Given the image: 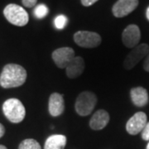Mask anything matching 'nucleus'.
<instances>
[{
  "label": "nucleus",
  "mask_w": 149,
  "mask_h": 149,
  "mask_svg": "<svg viewBox=\"0 0 149 149\" xmlns=\"http://www.w3.org/2000/svg\"><path fill=\"white\" fill-rule=\"evenodd\" d=\"M27 76V70L20 65H6L0 74V85L4 89L19 87L25 83Z\"/></svg>",
  "instance_id": "1"
},
{
  "label": "nucleus",
  "mask_w": 149,
  "mask_h": 149,
  "mask_svg": "<svg viewBox=\"0 0 149 149\" xmlns=\"http://www.w3.org/2000/svg\"><path fill=\"white\" fill-rule=\"evenodd\" d=\"M3 112L5 117L13 123H21L26 116V109L19 100L12 98L3 104Z\"/></svg>",
  "instance_id": "2"
},
{
  "label": "nucleus",
  "mask_w": 149,
  "mask_h": 149,
  "mask_svg": "<svg viewBox=\"0 0 149 149\" xmlns=\"http://www.w3.org/2000/svg\"><path fill=\"white\" fill-rule=\"evenodd\" d=\"M97 104V97L91 91L81 92L77 96L74 109L76 113L80 116H88L94 110Z\"/></svg>",
  "instance_id": "3"
},
{
  "label": "nucleus",
  "mask_w": 149,
  "mask_h": 149,
  "mask_svg": "<svg viewBox=\"0 0 149 149\" xmlns=\"http://www.w3.org/2000/svg\"><path fill=\"white\" fill-rule=\"evenodd\" d=\"M3 14L8 21L17 27H23L27 25L29 21V16L27 11L21 6L14 3L6 6Z\"/></svg>",
  "instance_id": "4"
},
{
  "label": "nucleus",
  "mask_w": 149,
  "mask_h": 149,
  "mask_svg": "<svg viewBox=\"0 0 149 149\" xmlns=\"http://www.w3.org/2000/svg\"><path fill=\"white\" fill-rule=\"evenodd\" d=\"M74 41L81 47L95 48L100 45L102 39L97 32L79 31L74 34Z\"/></svg>",
  "instance_id": "5"
},
{
  "label": "nucleus",
  "mask_w": 149,
  "mask_h": 149,
  "mask_svg": "<svg viewBox=\"0 0 149 149\" xmlns=\"http://www.w3.org/2000/svg\"><path fill=\"white\" fill-rule=\"evenodd\" d=\"M149 53V46L148 44H139L132 49L123 61V66L126 70H131L139 61Z\"/></svg>",
  "instance_id": "6"
},
{
  "label": "nucleus",
  "mask_w": 149,
  "mask_h": 149,
  "mask_svg": "<svg viewBox=\"0 0 149 149\" xmlns=\"http://www.w3.org/2000/svg\"><path fill=\"white\" fill-rule=\"evenodd\" d=\"M52 57L57 67L64 69L66 68L70 62L75 57L74 51L68 47L58 48L52 52Z\"/></svg>",
  "instance_id": "7"
},
{
  "label": "nucleus",
  "mask_w": 149,
  "mask_h": 149,
  "mask_svg": "<svg viewBox=\"0 0 149 149\" xmlns=\"http://www.w3.org/2000/svg\"><path fill=\"white\" fill-rule=\"evenodd\" d=\"M148 117L143 112H138L130 118L126 123V130L130 135H137L143 130L148 123Z\"/></svg>",
  "instance_id": "8"
},
{
  "label": "nucleus",
  "mask_w": 149,
  "mask_h": 149,
  "mask_svg": "<svg viewBox=\"0 0 149 149\" xmlns=\"http://www.w3.org/2000/svg\"><path fill=\"white\" fill-rule=\"evenodd\" d=\"M141 39V32L139 27L135 24L128 25L122 34V41L123 45L128 48H134L139 45Z\"/></svg>",
  "instance_id": "9"
},
{
  "label": "nucleus",
  "mask_w": 149,
  "mask_h": 149,
  "mask_svg": "<svg viewBox=\"0 0 149 149\" xmlns=\"http://www.w3.org/2000/svg\"><path fill=\"white\" fill-rule=\"evenodd\" d=\"M139 6V0H118L112 8L113 16L123 17L128 16Z\"/></svg>",
  "instance_id": "10"
},
{
  "label": "nucleus",
  "mask_w": 149,
  "mask_h": 149,
  "mask_svg": "<svg viewBox=\"0 0 149 149\" xmlns=\"http://www.w3.org/2000/svg\"><path fill=\"white\" fill-rule=\"evenodd\" d=\"M48 110L52 116L57 117L63 113L65 110V101L63 95L59 93H52L48 101Z\"/></svg>",
  "instance_id": "11"
},
{
  "label": "nucleus",
  "mask_w": 149,
  "mask_h": 149,
  "mask_svg": "<svg viewBox=\"0 0 149 149\" xmlns=\"http://www.w3.org/2000/svg\"><path fill=\"white\" fill-rule=\"evenodd\" d=\"M85 68V61L80 56H75L65 68L66 75L70 79H74L80 76Z\"/></svg>",
  "instance_id": "12"
},
{
  "label": "nucleus",
  "mask_w": 149,
  "mask_h": 149,
  "mask_svg": "<svg viewBox=\"0 0 149 149\" xmlns=\"http://www.w3.org/2000/svg\"><path fill=\"white\" fill-rule=\"evenodd\" d=\"M109 122V114L104 109H100L93 114L90 121V126L94 130H101Z\"/></svg>",
  "instance_id": "13"
},
{
  "label": "nucleus",
  "mask_w": 149,
  "mask_h": 149,
  "mask_svg": "<svg viewBox=\"0 0 149 149\" xmlns=\"http://www.w3.org/2000/svg\"><path fill=\"white\" fill-rule=\"evenodd\" d=\"M133 104L137 107H143L148 103V94L143 87H135L130 91Z\"/></svg>",
  "instance_id": "14"
},
{
  "label": "nucleus",
  "mask_w": 149,
  "mask_h": 149,
  "mask_svg": "<svg viewBox=\"0 0 149 149\" xmlns=\"http://www.w3.org/2000/svg\"><path fill=\"white\" fill-rule=\"evenodd\" d=\"M66 140V137L62 134L52 135L46 140L44 149H64Z\"/></svg>",
  "instance_id": "15"
},
{
  "label": "nucleus",
  "mask_w": 149,
  "mask_h": 149,
  "mask_svg": "<svg viewBox=\"0 0 149 149\" xmlns=\"http://www.w3.org/2000/svg\"><path fill=\"white\" fill-rule=\"evenodd\" d=\"M18 149H42L41 145L35 139H25L22 142Z\"/></svg>",
  "instance_id": "16"
},
{
  "label": "nucleus",
  "mask_w": 149,
  "mask_h": 149,
  "mask_svg": "<svg viewBox=\"0 0 149 149\" xmlns=\"http://www.w3.org/2000/svg\"><path fill=\"white\" fill-rule=\"evenodd\" d=\"M48 14V8L44 4L37 5L34 9V15L37 18L42 19Z\"/></svg>",
  "instance_id": "17"
},
{
  "label": "nucleus",
  "mask_w": 149,
  "mask_h": 149,
  "mask_svg": "<svg viewBox=\"0 0 149 149\" xmlns=\"http://www.w3.org/2000/svg\"><path fill=\"white\" fill-rule=\"evenodd\" d=\"M55 27L57 29H63L67 24V17L65 15H58L54 20Z\"/></svg>",
  "instance_id": "18"
},
{
  "label": "nucleus",
  "mask_w": 149,
  "mask_h": 149,
  "mask_svg": "<svg viewBox=\"0 0 149 149\" xmlns=\"http://www.w3.org/2000/svg\"><path fill=\"white\" fill-rule=\"evenodd\" d=\"M142 138L145 141H149V122L147 123L143 130L142 131Z\"/></svg>",
  "instance_id": "19"
},
{
  "label": "nucleus",
  "mask_w": 149,
  "mask_h": 149,
  "mask_svg": "<svg viewBox=\"0 0 149 149\" xmlns=\"http://www.w3.org/2000/svg\"><path fill=\"white\" fill-rule=\"evenodd\" d=\"M22 3L26 8H32L36 6L37 0H22Z\"/></svg>",
  "instance_id": "20"
},
{
  "label": "nucleus",
  "mask_w": 149,
  "mask_h": 149,
  "mask_svg": "<svg viewBox=\"0 0 149 149\" xmlns=\"http://www.w3.org/2000/svg\"><path fill=\"white\" fill-rule=\"evenodd\" d=\"M82 5L85 7H90V6L93 5L94 3H95L97 1L99 0H80Z\"/></svg>",
  "instance_id": "21"
},
{
  "label": "nucleus",
  "mask_w": 149,
  "mask_h": 149,
  "mask_svg": "<svg viewBox=\"0 0 149 149\" xmlns=\"http://www.w3.org/2000/svg\"><path fill=\"white\" fill-rule=\"evenodd\" d=\"M143 69L145 70L146 71H148V72H149V53L148 54L147 57H146V59H145V61H144Z\"/></svg>",
  "instance_id": "22"
},
{
  "label": "nucleus",
  "mask_w": 149,
  "mask_h": 149,
  "mask_svg": "<svg viewBox=\"0 0 149 149\" xmlns=\"http://www.w3.org/2000/svg\"><path fill=\"white\" fill-rule=\"evenodd\" d=\"M4 133H5V128L2 123H0V139L4 135Z\"/></svg>",
  "instance_id": "23"
},
{
  "label": "nucleus",
  "mask_w": 149,
  "mask_h": 149,
  "mask_svg": "<svg viewBox=\"0 0 149 149\" xmlns=\"http://www.w3.org/2000/svg\"><path fill=\"white\" fill-rule=\"evenodd\" d=\"M146 17H147V18H148V20L149 21V7L148 8V9L146 11Z\"/></svg>",
  "instance_id": "24"
},
{
  "label": "nucleus",
  "mask_w": 149,
  "mask_h": 149,
  "mask_svg": "<svg viewBox=\"0 0 149 149\" xmlns=\"http://www.w3.org/2000/svg\"><path fill=\"white\" fill-rule=\"evenodd\" d=\"M0 149H8L6 148L5 146H3V145H0Z\"/></svg>",
  "instance_id": "25"
},
{
  "label": "nucleus",
  "mask_w": 149,
  "mask_h": 149,
  "mask_svg": "<svg viewBox=\"0 0 149 149\" xmlns=\"http://www.w3.org/2000/svg\"><path fill=\"white\" fill-rule=\"evenodd\" d=\"M147 149H149V143L148 144V146H147Z\"/></svg>",
  "instance_id": "26"
}]
</instances>
